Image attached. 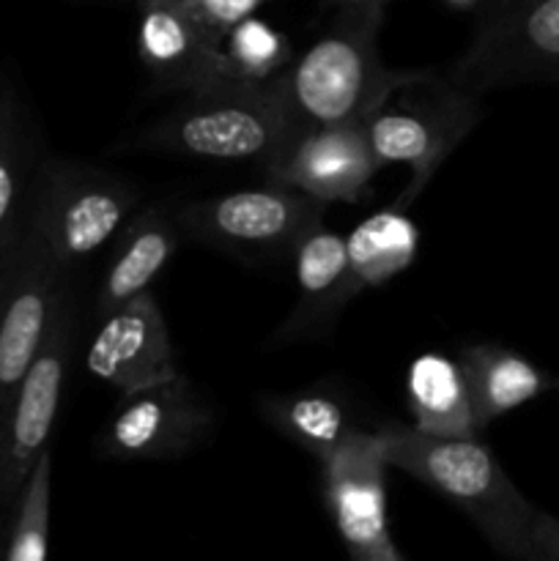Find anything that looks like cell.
Returning a JSON list of instances; mask_svg holds the SVG:
<instances>
[{
  "label": "cell",
  "mask_w": 559,
  "mask_h": 561,
  "mask_svg": "<svg viewBox=\"0 0 559 561\" xmlns=\"http://www.w3.org/2000/svg\"><path fill=\"white\" fill-rule=\"evenodd\" d=\"M392 469L453 502L510 559L559 561V520L537 510L480 438L427 436L403 425L378 431Z\"/></svg>",
  "instance_id": "obj_1"
},
{
  "label": "cell",
  "mask_w": 559,
  "mask_h": 561,
  "mask_svg": "<svg viewBox=\"0 0 559 561\" xmlns=\"http://www.w3.org/2000/svg\"><path fill=\"white\" fill-rule=\"evenodd\" d=\"M389 0L343 3L338 20L272 80L296 131L362 124L365 115L409 77L378 55V31Z\"/></svg>",
  "instance_id": "obj_2"
},
{
  "label": "cell",
  "mask_w": 559,
  "mask_h": 561,
  "mask_svg": "<svg viewBox=\"0 0 559 561\" xmlns=\"http://www.w3.org/2000/svg\"><path fill=\"white\" fill-rule=\"evenodd\" d=\"M482 110L475 93L453 85L447 77L411 69L370 113L362 126L378 164H406L409 184L395 208H409L431 184L444 159L477 126Z\"/></svg>",
  "instance_id": "obj_3"
},
{
  "label": "cell",
  "mask_w": 559,
  "mask_h": 561,
  "mask_svg": "<svg viewBox=\"0 0 559 561\" xmlns=\"http://www.w3.org/2000/svg\"><path fill=\"white\" fill-rule=\"evenodd\" d=\"M296 135L272 80L261 85L223 82L186 93L175 113L159 121L142 142L153 151L214 162H272Z\"/></svg>",
  "instance_id": "obj_4"
},
{
  "label": "cell",
  "mask_w": 559,
  "mask_h": 561,
  "mask_svg": "<svg viewBox=\"0 0 559 561\" xmlns=\"http://www.w3.org/2000/svg\"><path fill=\"white\" fill-rule=\"evenodd\" d=\"M137 201L135 186L104 170L53 159L38 164L33 175L25 228L66 272H75L118 239Z\"/></svg>",
  "instance_id": "obj_5"
},
{
  "label": "cell",
  "mask_w": 559,
  "mask_h": 561,
  "mask_svg": "<svg viewBox=\"0 0 559 561\" xmlns=\"http://www.w3.org/2000/svg\"><path fill=\"white\" fill-rule=\"evenodd\" d=\"M447 80L475 96L529 82L559 85V0H482Z\"/></svg>",
  "instance_id": "obj_6"
},
{
  "label": "cell",
  "mask_w": 559,
  "mask_h": 561,
  "mask_svg": "<svg viewBox=\"0 0 559 561\" xmlns=\"http://www.w3.org/2000/svg\"><path fill=\"white\" fill-rule=\"evenodd\" d=\"M66 277L27 228L0 257V414L69 301Z\"/></svg>",
  "instance_id": "obj_7"
},
{
  "label": "cell",
  "mask_w": 559,
  "mask_h": 561,
  "mask_svg": "<svg viewBox=\"0 0 559 561\" xmlns=\"http://www.w3.org/2000/svg\"><path fill=\"white\" fill-rule=\"evenodd\" d=\"M321 463L323 502L345 551L360 561H403L389 529L387 471L378 431L354 427Z\"/></svg>",
  "instance_id": "obj_8"
},
{
  "label": "cell",
  "mask_w": 559,
  "mask_h": 561,
  "mask_svg": "<svg viewBox=\"0 0 559 561\" xmlns=\"http://www.w3.org/2000/svg\"><path fill=\"white\" fill-rule=\"evenodd\" d=\"M75 348V316L66 301L36 359L0 414V504H14L27 471L47 449L64 400Z\"/></svg>",
  "instance_id": "obj_9"
},
{
  "label": "cell",
  "mask_w": 559,
  "mask_h": 561,
  "mask_svg": "<svg viewBox=\"0 0 559 561\" xmlns=\"http://www.w3.org/2000/svg\"><path fill=\"white\" fill-rule=\"evenodd\" d=\"M327 206L296 190L266 184L206 197L181 208L175 222L195 239L241 255L290 252L310 225L321 222Z\"/></svg>",
  "instance_id": "obj_10"
},
{
  "label": "cell",
  "mask_w": 559,
  "mask_h": 561,
  "mask_svg": "<svg viewBox=\"0 0 559 561\" xmlns=\"http://www.w3.org/2000/svg\"><path fill=\"white\" fill-rule=\"evenodd\" d=\"M214 411L179 373L157 387L124 394L99 436L104 458L175 460L212 436Z\"/></svg>",
  "instance_id": "obj_11"
},
{
  "label": "cell",
  "mask_w": 559,
  "mask_h": 561,
  "mask_svg": "<svg viewBox=\"0 0 559 561\" xmlns=\"http://www.w3.org/2000/svg\"><path fill=\"white\" fill-rule=\"evenodd\" d=\"M378 159L362 124L312 126L290 137L288 146L263 164L269 184L296 190L312 201L356 203L365 197Z\"/></svg>",
  "instance_id": "obj_12"
},
{
  "label": "cell",
  "mask_w": 559,
  "mask_h": 561,
  "mask_svg": "<svg viewBox=\"0 0 559 561\" xmlns=\"http://www.w3.org/2000/svg\"><path fill=\"white\" fill-rule=\"evenodd\" d=\"M85 367L121 398L179 376L168 321L151 290L102 316Z\"/></svg>",
  "instance_id": "obj_13"
},
{
  "label": "cell",
  "mask_w": 559,
  "mask_h": 561,
  "mask_svg": "<svg viewBox=\"0 0 559 561\" xmlns=\"http://www.w3.org/2000/svg\"><path fill=\"white\" fill-rule=\"evenodd\" d=\"M137 55L168 91L197 93L230 82L223 36L208 31L184 0H140Z\"/></svg>",
  "instance_id": "obj_14"
},
{
  "label": "cell",
  "mask_w": 559,
  "mask_h": 561,
  "mask_svg": "<svg viewBox=\"0 0 559 561\" xmlns=\"http://www.w3.org/2000/svg\"><path fill=\"white\" fill-rule=\"evenodd\" d=\"M290 255H294L299 296L290 316L274 334L277 343L321 337L351 301L349 244L338 230L327 228L323 219L299 236Z\"/></svg>",
  "instance_id": "obj_15"
},
{
  "label": "cell",
  "mask_w": 559,
  "mask_h": 561,
  "mask_svg": "<svg viewBox=\"0 0 559 561\" xmlns=\"http://www.w3.org/2000/svg\"><path fill=\"white\" fill-rule=\"evenodd\" d=\"M179 250V222L159 208L137 214L118 233V247L96 290L99 318L151 290Z\"/></svg>",
  "instance_id": "obj_16"
},
{
  "label": "cell",
  "mask_w": 559,
  "mask_h": 561,
  "mask_svg": "<svg viewBox=\"0 0 559 561\" xmlns=\"http://www.w3.org/2000/svg\"><path fill=\"white\" fill-rule=\"evenodd\" d=\"M411 427L427 436L480 438L486 427L471 409L469 387L458 359L444 354H422L406 373Z\"/></svg>",
  "instance_id": "obj_17"
},
{
  "label": "cell",
  "mask_w": 559,
  "mask_h": 561,
  "mask_svg": "<svg viewBox=\"0 0 559 561\" xmlns=\"http://www.w3.org/2000/svg\"><path fill=\"white\" fill-rule=\"evenodd\" d=\"M458 365L469 387L471 409L482 427L548 389V378L526 356L497 343L464 345Z\"/></svg>",
  "instance_id": "obj_18"
},
{
  "label": "cell",
  "mask_w": 559,
  "mask_h": 561,
  "mask_svg": "<svg viewBox=\"0 0 559 561\" xmlns=\"http://www.w3.org/2000/svg\"><path fill=\"white\" fill-rule=\"evenodd\" d=\"M349 244V296L378 288L414 263L420 230L400 208L362 219L345 239Z\"/></svg>",
  "instance_id": "obj_19"
},
{
  "label": "cell",
  "mask_w": 559,
  "mask_h": 561,
  "mask_svg": "<svg viewBox=\"0 0 559 561\" xmlns=\"http://www.w3.org/2000/svg\"><path fill=\"white\" fill-rule=\"evenodd\" d=\"M36 168L25 110L11 82L0 80V257L25 230Z\"/></svg>",
  "instance_id": "obj_20"
},
{
  "label": "cell",
  "mask_w": 559,
  "mask_h": 561,
  "mask_svg": "<svg viewBox=\"0 0 559 561\" xmlns=\"http://www.w3.org/2000/svg\"><path fill=\"white\" fill-rule=\"evenodd\" d=\"M261 414L274 431L318 460L327 458L354 431L349 409L329 392L274 394L263 400Z\"/></svg>",
  "instance_id": "obj_21"
},
{
  "label": "cell",
  "mask_w": 559,
  "mask_h": 561,
  "mask_svg": "<svg viewBox=\"0 0 559 561\" xmlns=\"http://www.w3.org/2000/svg\"><path fill=\"white\" fill-rule=\"evenodd\" d=\"M290 60L294 49L288 36L255 16L236 22L223 36V64L230 82L261 85L274 80Z\"/></svg>",
  "instance_id": "obj_22"
},
{
  "label": "cell",
  "mask_w": 559,
  "mask_h": 561,
  "mask_svg": "<svg viewBox=\"0 0 559 561\" xmlns=\"http://www.w3.org/2000/svg\"><path fill=\"white\" fill-rule=\"evenodd\" d=\"M49 502H53V449H44L27 471L14 499V524L3 557L9 561H44L49 551Z\"/></svg>",
  "instance_id": "obj_23"
},
{
  "label": "cell",
  "mask_w": 559,
  "mask_h": 561,
  "mask_svg": "<svg viewBox=\"0 0 559 561\" xmlns=\"http://www.w3.org/2000/svg\"><path fill=\"white\" fill-rule=\"evenodd\" d=\"M184 3L208 31L225 36L236 22L252 16L269 0H184Z\"/></svg>",
  "instance_id": "obj_24"
},
{
  "label": "cell",
  "mask_w": 559,
  "mask_h": 561,
  "mask_svg": "<svg viewBox=\"0 0 559 561\" xmlns=\"http://www.w3.org/2000/svg\"><path fill=\"white\" fill-rule=\"evenodd\" d=\"M444 3L453 5V9H477L482 0H444Z\"/></svg>",
  "instance_id": "obj_25"
},
{
  "label": "cell",
  "mask_w": 559,
  "mask_h": 561,
  "mask_svg": "<svg viewBox=\"0 0 559 561\" xmlns=\"http://www.w3.org/2000/svg\"><path fill=\"white\" fill-rule=\"evenodd\" d=\"M338 3H360V0H338Z\"/></svg>",
  "instance_id": "obj_26"
},
{
  "label": "cell",
  "mask_w": 559,
  "mask_h": 561,
  "mask_svg": "<svg viewBox=\"0 0 559 561\" xmlns=\"http://www.w3.org/2000/svg\"><path fill=\"white\" fill-rule=\"evenodd\" d=\"M557 389H559V381H557Z\"/></svg>",
  "instance_id": "obj_27"
}]
</instances>
